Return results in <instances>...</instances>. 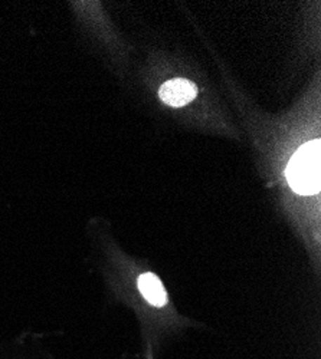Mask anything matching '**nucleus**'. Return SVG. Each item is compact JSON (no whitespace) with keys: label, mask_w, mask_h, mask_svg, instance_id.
<instances>
[{"label":"nucleus","mask_w":321,"mask_h":359,"mask_svg":"<svg viewBox=\"0 0 321 359\" xmlns=\"http://www.w3.org/2000/svg\"><path fill=\"white\" fill-rule=\"evenodd\" d=\"M321 144L318 140L304 144L289 160L287 180L289 187L301 196H313L321 184Z\"/></svg>","instance_id":"obj_1"},{"label":"nucleus","mask_w":321,"mask_h":359,"mask_svg":"<svg viewBox=\"0 0 321 359\" xmlns=\"http://www.w3.org/2000/svg\"><path fill=\"white\" fill-rule=\"evenodd\" d=\"M159 97L164 104L174 108H181L197 97V86L183 78L170 79L162 85Z\"/></svg>","instance_id":"obj_2"},{"label":"nucleus","mask_w":321,"mask_h":359,"mask_svg":"<svg viewBox=\"0 0 321 359\" xmlns=\"http://www.w3.org/2000/svg\"><path fill=\"white\" fill-rule=\"evenodd\" d=\"M138 289L143 297L153 306L163 308L167 304V293L162 280L155 273H144L138 278Z\"/></svg>","instance_id":"obj_3"}]
</instances>
